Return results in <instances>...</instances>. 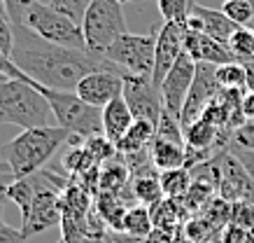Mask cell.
Listing matches in <instances>:
<instances>
[{
    "label": "cell",
    "instance_id": "6da1fadb",
    "mask_svg": "<svg viewBox=\"0 0 254 243\" xmlns=\"http://www.w3.org/2000/svg\"><path fill=\"white\" fill-rule=\"evenodd\" d=\"M12 61L33 82L56 89V91H75L86 75L98 71H112L124 75L103 54H93L89 49L56 47V45L40 40L26 28H16Z\"/></svg>",
    "mask_w": 254,
    "mask_h": 243
},
{
    "label": "cell",
    "instance_id": "7a4b0ae2",
    "mask_svg": "<svg viewBox=\"0 0 254 243\" xmlns=\"http://www.w3.org/2000/svg\"><path fill=\"white\" fill-rule=\"evenodd\" d=\"M70 141V134L61 126H38L26 129L0 148V162H5L14 180L31 178L54 157L63 143Z\"/></svg>",
    "mask_w": 254,
    "mask_h": 243
},
{
    "label": "cell",
    "instance_id": "3957f363",
    "mask_svg": "<svg viewBox=\"0 0 254 243\" xmlns=\"http://www.w3.org/2000/svg\"><path fill=\"white\" fill-rule=\"evenodd\" d=\"M52 105L33 84V80H5L0 84V124H14L26 129L52 126Z\"/></svg>",
    "mask_w": 254,
    "mask_h": 243
},
{
    "label": "cell",
    "instance_id": "277c9868",
    "mask_svg": "<svg viewBox=\"0 0 254 243\" xmlns=\"http://www.w3.org/2000/svg\"><path fill=\"white\" fill-rule=\"evenodd\" d=\"M33 84L38 86L40 94L52 105L56 124L65 129L70 136L84 143L89 138L103 136V110L100 108H93L86 101H82L75 91H56V89L42 86L38 82H33Z\"/></svg>",
    "mask_w": 254,
    "mask_h": 243
},
{
    "label": "cell",
    "instance_id": "5b68a950",
    "mask_svg": "<svg viewBox=\"0 0 254 243\" xmlns=\"http://www.w3.org/2000/svg\"><path fill=\"white\" fill-rule=\"evenodd\" d=\"M21 28L31 31L33 35H38L40 40L56 45V47L86 49L82 26L75 24L72 19H68L61 12H56L49 2H42V0L28 7Z\"/></svg>",
    "mask_w": 254,
    "mask_h": 243
},
{
    "label": "cell",
    "instance_id": "8992f818",
    "mask_svg": "<svg viewBox=\"0 0 254 243\" xmlns=\"http://www.w3.org/2000/svg\"><path fill=\"white\" fill-rule=\"evenodd\" d=\"M35 185L38 187H35L31 211L23 218L21 225V232L26 239L40 234V232H47V229L63 222V180L49 171H38L35 173Z\"/></svg>",
    "mask_w": 254,
    "mask_h": 243
},
{
    "label": "cell",
    "instance_id": "52a82bcc",
    "mask_svg": "<svg viewBox=\"0 0 254 243\" xmlns=\"http://www.w3.org/2000/svg\"><path fill=\"white\" fill-rule=\"evenodd\" d=\"M86 49L93 54H105V49L126 33L122 2L119 0H89L86 14L82 19Z\"/></svg>",
    "mask_w": 254,
    "mask_h": 243
},
{
    "label": "cell",
    "instance_id": "ba28073f",
    "mask_svg": "<svg viewBox=\"0 0 254 243\" xmlns=\"http://www.w3.org/2000/svg\"><path fill=\"white\" fill-rule=\"evenodd\" d=\"M156 35L159 26L152 28L147 35H135V33H124L119 40H115L105 49V59L115 63L124 75L133 78H149L154 73V54H156Z\"/></svg>",
    "mask_w": 254,
    "mask_h": 243
},
{
    "label": "cell",
    "instance_id": "9c48e42d",
    "mask_svg": "<svg viewBox=\"0 0 254 243\" xmlns=\"http://www.w3.org/2000/svg\"><path fill=\"white\" fill-rule=\"evenodd\" d=\"M215 71H217V66H212V63H196V78H193L191 91H189V96H187L182 115H180V124H182V129L191 126L196 119L203 117L205 108H208L210 103L219 96L222 86H219V82H217Z\"/></svg>",
    "mask_w": 254,
    "mask_h": 243
},
{
    "label": "cell",
    "instance_id": "30bf717a",
    "mask_svg": "<svg viewBox=\"0 0 254 243\" xmlns=\"http://www.w3.org/2000/svg\"><path fill=\"white\" fill-rule=\"evenodd\" d=\"M124 98L131 108L135 119H147L152 124L159 126L163 112V101L161 91L154 86V82L149 78H133V75H124Z\"/></svg>",
    "mask_w": 254,
    "mask_h": 243
},
{
    "label": "cell",
    "instance_id": "8fae6325",
    "mask_svg": "<svg viewBox=\"0 0 254 243\" xmlns=\"http://www.w3.org/2000/svg\"><path fill=\"white\" fill-rule=\"evenodd\" d=\"M193 78H196V61H193L189 54L182 52V56L177 59V63L170 68V73L166 75L161 84V101L166 112H170L173 117L180 119L182 115V108H185V101L189 91H191Z\"/></svg>",
    "mask_w": 254,
    "mask_h": 243
},
{
    "label": "cell",
    "instance_id": "7c38bea8",
    "mask_svg": "<svg viewBox=\"0 0 254 243\" xmlns=\"http://www.w3.org/2000/svg\"><path fill=\"white\" fill-rule=\"evenodd\" d=\"M187 26L180 24H168L163 21V26L159 28L156 35V54H154V73H152V82L161 91V84L166 75L170 73V68L177 63V59L182 56L185 47H182V35H185Z\"/></svg>",
    "mask_w": 254,
    "mask_h": 243
},
{
    "label": "cell",
    "instance_id": "4fadbf2b",
    "mask_svg": "<svg viewBox=\"0 0 254 243\" xmlns=\"http://www.w3.org/2000/svg\"><path fill=\"white\" fill-rule=\"evenodd\" d=\"M75 94L86 101L93 108H105L108 103H112L115 98L124 94V75L112 71H98L86 75L82 82L77 84Z\"/></svg>",
    "mask_w": 254,
    "mask_h": 243
},
{
    "label": "cell",
    "instance_id": "5bb4252c",
    "mask_svg": "<svg viewBox=\"0 0 254 243\" xmlns=\"http://www.w3.org/2000/svg\"><path fill=\"white\" fill-rule=\"evenodd\" d=\"M182 47H185V54H189L196 63H212V66H224V63L238 61L233 52L229 49V45H222L212 40L205 33H198L189 28H185V35H182Z\"/></svg>",
    "mask_w": 254,
    "mask_h": 243
},
{
    "label": "cell",
    "instance_id": "9a60e30c",
    "mask_svg": "<svg viewBox=\"0 0 254 243\" xmlns=\"http://www.w3.org/2000/svg\"><path fill=\"white\" fill-rule=\"evenodd\" d=\"M187 26L198 33H205V35H210L212 40L222 42V45H229L231 35L238 31V26L233 24L222 9L205 7V5H200V2H196V7H193V12H191V19H189Z\"/></svg>",
    "mask_w": 254,
    "mask_h": 243
},
{
    "label": "cell",
    "instance_id": "2e32d148",
    "mask_svg": "<svg viewBox=\"0 0 254 243\" xmlns=\"http://www.w3.org/2000/svg\"><path fill=\"white\" fill-rule=\"evenodd\" d=\"M133 122H135V117H133V112L124 96L115 98L103 108V136L115 145L126 136V131L131 129Z\"/></svg>",
    "mask_w": 254,
    "mask_h": 243
},
{
    "label": "cell",
    "instance_id": "e0dca14e",
    "mask_svg": "<svg viewBox=\"0 0 254 243\" xmlns=\"http://www.w3.org/2000/svg\"><path fill=\"white\" fill-rule=\"evenodd\" d=\"M149 155H152V164L156 171L163 173L173 171V168H182L187 166V143L154 136V141L149 145Z\"/></svg>",
    "mask_w": 254,
    "mask_h": 243
},
{
    "label": "cell",
    "instance_id": "ac0fdd59",
    "mask_svg": "<svg viewBox=\"0 0 254 243\" xmlns=\"http://www.w3.org/2000/svg\"><path fill=\"white\" fill-rule=\"evenodd\" d=\"M154 136H156V124L147 122V119H135L131 124V129L126 131V136L117 143V152H122V155H133V152L149 150Z\"/></svg>",
    "mask_w": 254,
    "mask_h": 243
},
{
    "label": "cell",
    "instance_id": "d6986e66",
    "mask_svg": "<svg viewBox=\"0 0 254 243\" xmlns=\"http://www.w3.org/2000/svg\"><path fill=\"white\" fill-rule=\"evenodd\" d=\"M131 194L140 206H154V204H159L161 199H166V196H163V189H161V180H159V175H154V173L133 175Z\"/></svg>",
    "mask_w": 254,
    "mask_h": 243
},
{
    "label": "cell",
    "instance_id": "ffe728a7",
    "mask_svg": "<svg viewBox=\"0 0 254 243\" xmlns=\"http://www.w3.org/2000/svg\"><path fill=\"white\" fill-rule=\"evenodd\" d=\"M126 236L131 239H147V236L154 232V222H152V211L149 206H133L126 211V218H124V229Z\"/></svg>",
    "mask_w": 254,
    "mask_h": 243
},
{
    "label": "cell",
    "instance_id": "44dd1931",
    "mask_svg": "<svg viewBox=\"0 0 254 243\" xmlns=\"http://www.w3.org/2000/svg\"><path fill=\"white\" fill-rule=\"evenodd\" d=\"M96 206H98V213L103 222L110 225L115 232H122L124 229V218H126V208L122 204V196L112 194V192H100L98 199H96Z\"/></svg>",
    "mask_w": 254,
    "mask_h": 243
},
{
    "label": "cell",
    "instance_id": "7402d4cb",
    "mask_svg": "<svg viewBox=\"0 0 254 243\" xmlns=\"http://www.w3.org/2000/svg\"><path fill=\"white\" fill-rule=\"evenodd\" d=\"M159 180H161V189H163V196L166 199H175L180 201L182 196L189 192L191 187V171L182 166V168H173V171H163L159 175Z\"/></svg>",
    "mask_w": 254,
    "mask_h": 243
},
{
    "label": "cell",
    "instance_id": "603a6c76",
    "mask_svg": "<svg viewBox=\"0 0 254 243\" xmlns=\"http://www.w3.org/2000/svg\"><path fill=\"white\" fill-rule=\"evenodd\" d=\"M35 175H31V178H23V180H12L7 182L5 187H2V192H5V196L7 199H12L16 206H19V211H21V218H26L28 215V211H31V204H33V196H35Z\"/></svg>",
    "mask_w": 254,
    "mask_h": 243
},
{
    "label": "cell",
    "instance_id": "cb8c5ba5",
    "mask_svg": "<svg viewBox=\"0 0 254 243\" xmlns=\"http://www.w3.org/2000/svg\"><path fill=\"white\" fill-rule=\"evenodd\" d=\"M196 7V0H159V12L168 24L187 26Z\"/></svg>",
    "mask_w": 254,
    "mask_h": 243
},
{
    "label": "cell",
    "instance_id": "d4e9b609",
    "mask_svg": "<svg viewBox=\"0 0 254 243\" xmlns=\"http://www.w3.org/2000/svg\"><path fill=\"white\" fill-rule=\"evenodd\" d=\"M131 168L126 164H112L108 166V168H103V173H100V187H103V192H112V194L122 196V189L128 187L131 185Z\"/></svg>",
    "mask_w": 254,
    "mask_h": 243
},
{
    "label": "cell",
    "instance_id": "484cf974",
    "mask_svg": "<svg viewBox=\"0 0 254 243\" xmlns=\"http://www.w3.org/2000/svg\"><path fill=\"white\" fill-rule=\"evenodd\" d=\"M215 75L222 89H247V71L240 61L217 66Z\"/></svg>",
    "mask_w": 254,
    "mask_h": 243
},
{
    "label": "cell",
    "instance_id": "4316f807",
    "mask_svg": "<svg viewBox=\"0 0 254 243\" xmlns=\"http://www.w3.org/2000/svg\"><path fill=\"white\" fill-rule=\"evenodd\" d=\"M222 12L238 28H254V2L250 0H224Z\"/></svg>",
    "mask_w": 254,
    "mask_h": 243
},
{
    "label": "cell",
    "instance_id": "83f0119b",
    "mask_svg": "<svg viewBox=\"0 0 254 243\" xmlns=\"http://www.w3.org/2000/svg\"><path fill=\"white\" fill-rule=\"evenodd\" d=\"M229 49L240 63L254 61V31L252 28H238L229 40Z\"/></svg>",
    "mask_w": 254,
    "mask_h": 243
},
{
    "label": "cell",
    "instance_id": "f1b7e54d",
    "mask_svg": "<svg viewBox=\"0 0 254 243\" xmlns=\"http://www.w3.org/2000/svg\"><path fill=\"white\" fill-rule=\"evenodd\" d=\"M49 5L56 12H61L68 19H72L75 24L82 26V19H84L86 7H89V0H49Z\"/></svg>",
    "mask_w": 254,
    "mask_h": 243
},
{
    "label": "cell",
    "instance_id": "f546056e",
    "mask_svg": "<svg viewBox=\"0 0 254 243\" xmlns=\"http://www.w3.org/2000/svg\"><path fill=\"white\" fill-rule=\"evenodd\" d=\"M231 222L243 227L245 232L254 236V204H247V201H238L233 204V211H231Z\"/></svg>",
    "mask_w": 254,
    "mask_h": 243
},
{
    "label": "cell",
    "instance_id": "4dcf8cb0",
    "mask_svg": "<svg viewBox=\"0 0 254 243\" xmlns=\"http://www.w3.org/2000/svg\"><path fill=\"white\" fill-rule=\"evenodd\" d=\"M35 2H40V0H2V5H5V14H7V19L12 21V26L21 28L23 16H26L28 7L35 5Z\"/></svg>",
    "mask_w": 254,
    "mask_h": 243
},
{
    "label": "cell",
    "instance_id": "1f68e13d",
    "mask_svg": "<svg viewBox=\"0 0 254 243\" xmlns=\"http://www.w3.org/2000/svg\"><path fill=\"white\" fill-rule=\"evenodd\" d=\"M217 243H254V236L250 232H245L243 227L238 225H226L222 229V234H219V241Z\"/></svg>",
    "mask_w": 254,
    "mask_h": 243
},
{
    "label": "cell",
    "instance_id": "d6a6232c",
    "mask_svg": "<svg viewBox=\"0 0 254 243\" xmlns=\"http://www.w3.org/2000/svg\"><path fill=\"white\" fill-rule=\"evenodd\" d=\"M231 143L233 145H238V148L254 150V122H245L240 129H236Z\"/></svg>",
    "mask_w": 254,
    "mask_h": 243
},
{
    "label": "cell",
    "instance_id": "836d02e7",
    "mask_svg": "<svg viewBox=\"0 0 254 243\" xmlns=\"http://www.w3.org/2000/svg\"><path fill=\"white\" fill-rule=\"evenodd\" d=\"M0 243H26V236H23L21 229L9 227L7 222L0 218Z\"/></svg>",
    "mask_w": 254,
    "mask_h": 243
},
{
    "label": "cell",
    "instance_id": "e575fe53",
    "mask_svg": "<svg viewBox=\"0 0 254 243\" xmlns=\"http://www.w3.org/2000/svg\"><path fill=\"white\" fill-rule=\"evenodd\" d=\"M229 150H231L233 155L240 159V164L245 166V171L250 173V178L254 180V150H245V148H238V145H229Z\"/></svg>",
    "mask_w": 254,
    "mask_h": 243
},
{
    "label": "cell",
    "instance_id": "d590c367",
    "mask_svg": "<svg viewBox=\"0 0 254 243\" xmlns=\"http://www.w3.org/2000/svg\"><path fill=\"white\" fill-rule=\"evenodd\" d=\"M0 73H2V75H7L9 80H28V75L19 71V68L14 66V61L7 59L2 52H0Z\"/></svg>",
    "mask_w": 254,
    "mask_h": 243
},
{
    "label": "cell",
    "instance_id": "8d00e7d4",
    "mask_svg": "<svg viewBox=\"0 0 254 243\" xmlns=\"http://www.w3.org/2000/svg\"><path fill=\"white\" fill-rule=\"evenodd\" d=\"M243 115L247 122H254V91H247L243 98Z\"/></svg>",
    "mask_w": 254,
    "mask_h": 243
},
{
    "label": "cell",
    "instance_id": "74e56055",
    "mask_svg": "<svg viewBox=\"0 0 254 243\" xmlns=\"http://www.w3.org/2000/svg\"><path fill=\"white\" fill-rule=\"evenodd\" d=\"M243 66L247 71V91H254V61H245Z\"/></svg>",
    "mask_w": 254,
    "mask_h": 243
},
{
    "label": "cell",
    "instance_id": "f35d334b",
    "mask_svg": "<svg viewBox=\"0 0 254 243\" xmlns=\"http://www.w3.org/2000/svg\"><path fill=\"white\" fill-rule=\"evenodd\" d=\"M170 243H193V241H189V239H187L185 229H177V234L173 236V241H170Z\"/></svg>",
    "mask_w": 254,
    "mask_h": 243
},
{
    "label": "cell",
    "instance_id": "ab89813d",
    "mask_svg": "<svg viewBox=\"0 0 254 243\" xmlns=\"http://www.w3.org/2000/svg\"><path fill=\"white\" fill-rule=\"evenodd\" d=\"M5 16H7V14H5V5H2V0H0V21H2Z\"/></svg>",
    "mask_w": 254,
    "mask_h": 243
},
{
    "label": "cell",
    "instance_id": "60d3db41",
    "mask_svg": "<svg viewBox=\"0 0 254 243\" xmlns=\"http://www.w3.org/2000/svg\"><path fill=\"white\" fill-rule=\"evenodd\" d=\"M5 80H9V78H7V75H2V73H0V84H2Z\"/></svg>",
    "mask_w": 254,
    "mask_h": 243
},
{
    "label": "cell",
    "instance_id": "b9f144b4",
    "mask_svg": "<svg viewBox=\"0 0 254 243\" xmlns=\"http://www.w3.org/2000/svg\"><path fill=\"white\" fill-rule=\"evenodd\" d=\"M2 196H5V192H2V189H0V204H2Z\"/></svg>",
    "mask_w": 254,
    "mask_h": 243
},
{
    "label": "cell",
    "instance_id": "7bdbcfd3",
    "mask_svg": "<svg viewBox=\"0 0 254 243\" xmlns=\"http://www.w3.org/2000/svg\"><path fill=\"white\" fill-rule=\"evenodd\" d=\"M119 2H122V5H124V2H135V0H119Z\"/></svg>",
    "mask_w": 254,
    "mask_h": 243
},
{
    "label": "cell",
    "instance_id": "ee69618b",
    "mask_svg": "<svg viewBox=\"0 0 254 243\" xmlns=\"http://www.w3.org/2000/svg\"><path fill=\"white\" fill-rule=\"evenodd\" d=\"M208 243H215V241H208Z\"/></svg>",
    "mask_w": 254,
    "mask_h": 243
},
{
    "label": "cell",
    "instance_id": "f6af8a7d",
    "mask_svg": "<svg viewBox=\"0 0 254 243\" xmlns=\"http://www.w3.org/2000/svg\"><path fill=\"white\" fill-rule=\"evenodd\" d=\"M250 2H254V0H250Z\"/></svg>",
    "mask_w": 254,
    "mask_h": 243
},
{
    "label": "cell",
    "instance_id": "bcb514c9",
    "mask_svg": "<svg viewBox=\"0 0 254 243\" xmlns=\"http://www.w3.org/2000/svg\"><path fill=\"white\" fill-rule=\"evenodd\" d=\"M156 2H159V0H156Z\"/></svg>",
    "mask_w": 254,
    "mask_h": 243
},
{
    "label": "cell",
    "instance_id": "7dc6e473",
    "mask_svg": "<svg viewBox=\"0 0 254 243\" xmlns=\"http://www.w3.org/2000/svg\"><path fill=\"white\" fill-rule=\"evenodd\" d=\"M252 31H254V28H252Z\"/></svg>",
    "mask_w": 254,
    "mask_h": 243
}]
</instances>
